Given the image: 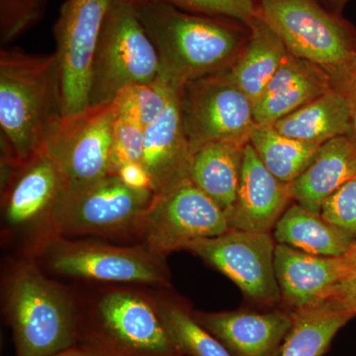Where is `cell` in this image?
Masks as SVG:
<instances>
[{"label": "cell", "mask_w": 356, "mask_h": 356, "mask_svg": "<svg viewBox=\"0 0 356 356\" xmlns=\"http://www.w3.org/2000/svg\"><path fill=\"white\" fill-rule=\"evenodd\" d=\"M65 117L62 70L56 53L0 51L1 154L21 161L41 153Z\"/></svg>", "instance_id": "cell-1"}, {"label": "cell", "mask_w": 356, "mask_h": 356, "mask_svg": "<svg viewBox=\"0 0 356 356\" xmlns=\"http://www.w3.org/2000/svg\"><path fill=\"white\" fill-rule=\"evenodd\" d=\"M135 8L158 54V79L170 88L180 89L225 72L242 51L245 40L235 20L186 13L158 2L137 3Z\"/></svg>", "instance_id": "cell-2"}, {"label": "cell", "mask_w": 356, "mask_h": 356, "mask_svg": "<svg viewBox=\"0 0 356 356\" xmlns=\"http://www.w3.org/2000/svg\"><path fill=\"white\" fill-rule=\"evenodd\" d=\"M6 314L16 356H53L76 346V307L34 264L18 266L7 281Z\"/></svg>", "instance_id": "cell-3"}, {"label": "cell", "mask_w": 356, "mask_h": 356, "mask_svg": "<svg viewBox=\"0 0 356 356\" xmlns=\"http://www.w3.org/2000/svg\"><path fill=\"white\" fill-rule=\"evenodd\" d=\"M76 344L97 356H184L156 304L125 290L103 295L92 317L79 320Z\"/></svg>", "instance_id": "cell-4"}, {"label": "cell", "mask_w": 356, "mask_h": 356, "mask_svg": "<svg viewBox=\"0 0 356 356\" xmlns=\"http://www.w3.org/2000/svg\"><path fill=\"white\" fill-rule=\"evenodd\" d=\"M158 54L131 0H114L93 55L89 106L110 104L122 89L156 81Z\"/></svg>", "instance_id": "cell-5"}, {"label": "cell", "mask_w": 356, "mask_h": 356, "mask_svg": "<svg viewBox=\"0 0 356 356\" xmlns=\"http://www.w3.org/2000/svg\"><path fill=\"white\" fill-rule=\"evenodd\" d=\"M257 14L295 57L336 74L356 58L355 39L346 22L318 0H257Z\"/></svg>", "instance_id": "cell-6"}, {"label": "cell", "mask_w": 356, "mask_h": 356, "mask_svg": "<svg viewBox=\"0 0 356 356\" xmlns=\"http://www.w3.org/2000/svg\"><path fill=\"white\" fill-rule=\"evenodd\" d=\"M156 193L137 191L116 175L77 188L65 187L50 222L58 236L118 235L137 231Z\"/></svg>", "instance_id": "cell-7"}, {"label": "cell", "mask_w": 356, "mask_h": 356, "mask_svg": "<svg viewBox=\"0 0 356 356\" xmlns=\"http://www.w3.org/2000/svg\"><path fill=\"white\" fill-rule=\"evenodd\" d=\"M224 211L191 180L156 194L137 233L143 245L159 259L201 238L229 231Z\"/></svg>", "instance_id": "cell-8"}, {"label": "cell", "mask_w": 356, "mask_h": 356, "mask_svg": "<svg viewBox=\"0 0 356 356\" xmlns=\"http://www.w3.org/2000/svg\"><path fill=\"white\" fill-rule=\"evenodd\" d=\"M192 152L213 142L248 144L255 127L254 105L224 72L184 84L178 90Z\"/></svg>", "instance_id": "cell-9"}, {"label": "cell", "mask_w": 356, "mask_h": 356, "mask_svg": "<svg viewBox=\"0 0 356 356\" xmlns=\"http://www.w3.org/2000/svg\"><path fill=\"white\" fill-rule=\"evenodd\" d=\"M46 259L55 273L107 282L168 285L163 259L144 247L125 248L105 243L65 240L56 236L47 243Z\"/></svg>", "instance_id": "cell-10"}, {"label": "cell", "mask_w": 356, "mask_h": 356, "mask_svg": "<svg viewBox=\"0 0 356 356\" xmlns=\"http://www.w3.org/2000/svg\"><path fill=\"white\" fill-rule=\"evenodd\" d=\"M115 120L110 103L88 106L60 122L44 151L57 163L67 188L86 186L111 175Z\"/></svg>", "instance_id": "cell-11"}, {"label": "cell", "mask_w": 356, "mask_h": 356, "mask_svg": "<svg viewBox=\"0 0 356 356\" xmlns=\"http://www.w3.org/2000/svg\"><path fill=\"white\" fill-rule=\"evenodd\" d=\"M114 0H65L54 25L62 70L65 116L89 106V79L96 44Z\"/></svg>", "instance_id": "cell-12"}, {"label": "cell", "mask_w": 356, "mask_h": 356, "mask_svg": "<svg viewBox=\"0 0 356 356\" xmlns=\"http://www.w3.org/2000/svg\"><path fill=\"white\" fill-rule=\"evenodd\" d=\"M275 247L269 233L229 229L194 241L185 250L221 271L250 299L273 305L281 300L274 270Z\"/></svg>", "instance_id": "cell-13"}, {"label": "cell", "mask_w": 356, "mask_h": 356, "mask_svg": "<svg viewBox=\"0 0 356 356\" xmlns=\"http://www.w3.org/2000/svg\"><path fill=\"white\" fill-rule=\"evenodd\" d=\"M65 187L64 175L44 151L21 163L1 158L2 207L8 226L50 221Z\"/></svg>", "instance_id": "cell-14"}, {"label": "cell", "mask_w": 356, "mask_h": 356, "mask_svg": "<svg viewBox=\"0 0 356 356\" xmlns=\"http://www.w3.org/2000/svg\"><path fill=\"white\" fill-rule=\"evenodd\" d=\"M290 199V184L274 177L248 143L236 200L225 212L229 229L270 233Z\"/></svg>", "instance_id": "cell-15"}, {"label": "cell", "mask_w": 356, "mask_h": 356, "mask_svg": "<svg viewBox=\"0 0 356 356\" xmlns=\"http://www.w3.org/2000/svg\"><path fill=\"white\" fill-rule=\"evenodd\" d=\"M178 90L173 92L163 114L145 129L142 165L156 194L191 180L193 152L185 133Z\"/></svg>", "instance_id": "cell-16"}, {"label": "cell", "mask_w": 356, "mask_h": 356, "mask_svg": "<svg viewBox=\"0 0 356 356\" xmlns=\"http://www.w3.org/2000/svg\"><path fill=\"white\" fill-rule=\"evenodd\" d=\"M193 314L234 356H280L293 323L291 313L278 310Z\"/></svg>", "instance_id": "cell-17"}, {"label": "cell", "mask_w": 356, "mask_h": 356, "mask_svg": "<svg viewBox=\"0 0 356 356\" xmlns=\"http://www.w3.org/2000/svg\"><path fill=\"white\" fill-rule=\"evenodd\" d=\"M274 270L281 299L293 311L322 301L350 273L341 257H318L282 243L275 247Z\"/></svg>", "instance_id": "cell-18"}, {"label": "cell", "mask_w": 356, "mask_h": 356, "mask_svg": "<svg viewBox=\"0 0 356 356\" xmlns=\"http://www.w3.org/2000/svg\"><path fill=\"white\" fill-rule=\"evenodd\" d=\"M332 88L318 65L288 54L284 63L254 105L257 125H273Z\"/></svg>", "instance_id": "cell-19"}, {"label": "cell", "mask_w": 356, "mask_h": 356, "mask_svg": "<svg viewBox=\"0 0 356 356\" xmlns=\"http://www.w3.org/2000/svg\"><path fill=\"white\" fill-rule=\"evenodd\" d=\"M356 177V144L348 136L327 140L297 179L290 184L291 198L298 205L320 214L325 199Z\"/></svg>", "instance_id": "cell-20"}, {"label": "cell", "mask_w": 356, "mask_h": 356, "mask_svg": "<svg viewBox=\"0 0 356 356\" xmlns=\"http://www.w3.org/2000/svg\"><path fill=\"white\" fill-rule=\"evenodd\" d=\"M248 27L250 36L243 51L224 72L254 103L280 69L289 51L259 14Z\"/></svg>", "instance_id": "cell-21"}, {"label": "cell", "mask_w": 356, "mask_h": 356, "mask_svg": "<svg viewBox=\"0 0 356 356\" xmlns=\"http://www.w3.org/2000/svg\"><path fill=\"white\" fill-rule=\"evenodd\" d=\"M245 145L226 140L209 143L192 156L191 181L224 212L236 200Z\"/></svg>", "instance_id": "cell-22"}, {"label": "cell", "mask_w": 356, "mask_h": 356, "mask_svg": "<svg viewBox=\"0 0 356 356\" xmlns=\"http://www.w3.org/2000/svg\"><path fill=\"white\" fill-rule=\"evenodd\" d=\"M273 126L292 139L322 146L327 140L350 135V105L346 96L332 86Z\"/></svg>", "instance_id": "cell-23"}, {"label": "cell", "mask_w": 356, "mask_h": 356, "mask_svg": "<svg viewBox=\"0 0 356 356\" xmlns=\"http://www.w3.org/2000/svg\"><path fill=\"white\" fill-rule=\"evenodd\" d=\"M274 240L318 257H339L348 252L355 240L318 213L295 204L283 213L273 231Z\"/></svg>", "instance_id": "cell-24"}, {"label": "cell", "mask_w": 356, "mask_h": 356, "mask_svg": "<svg viewBox=\"0 0 356 356\" xmlns=\"http://www.w3.org/2000/svg\"><path fill=\"white\" fill-rule=\"evenodd\" d=\"M292 327L280 356H323L332 339L355 315L327 302L291 312Z\"/></svg>", "instance_id": "cell-25"}, {"label": "cell", "mask_w": 356, "mask_h": 356, "mask_svg": "<svg viewBox=\"0 0 356 356\" xmlns=\"http://www.w3.org/2000/svg\"><path fill=\"white\" fill-rule=\"evenodd\" d=\"M248 143L267 170L289 184L305 172L321 147L282 135L273 125H255Z\"/></svg>", "instance_id": "cell-26"}, {"label": "cell", "mask_w": 356, "mask_h": 356, "mask_svg": "<svg viewBox=\"0 0 356 356\" xmlns=\"http://www.w3.org/2000/svg\"><path fill=\"white\" fill-rule=\"evenodd\" d=\"M175 348L184 356H234L194 317L177 303H156Z\"/></svg>", "instance_id": "cell-27"}, {"label": "cell", "mask_w": 356, "mask_h": 356, "mask_svg": "<svg viewBox=\"0 0 356 356\" xmlns=\"http://www.w3.org/2000/svg\"><path fill=\"white\" fill-rule=\"evenodd\" d=\"M175 90L177 89L159 79L129 86L119 91L111 102L115 117L135 122L147 129L165 111Z\"/></svg>", "instance_id": "cell-28"}, {"label": "cell", "mask_w": 356, "mask_h": 356, "mask_svg": "<svg viewBox=\"0 0 356 356\" xmlns=\"http://www.w3.org/2000/svg\"><path fill=\"white\" fill-rule=\"evenodd\" d=\"M49 0H0V42L13 43L43 19Z\"/></svg>", "instance_id": "cell-29"}, {"label": "cell", "mask_w": 356, "mask_h": 356, "mask_svg": "<svg viewBox=\"0 0 356 356\" xmlns=\"http://www.w3.org/2000/svg\"><path fill=\"white\" fill-rule=\"evenodd\" d=\"M133 3L170 4L186 13L228 18L250 25L257 16V0H131Z\"/></svg>", "instance_id": "cell-30"}, {"label": "cell", "mask_w": 356, "mask_h": 356, "mask_svg": "<svg viewBox=\"0 0 356 356\" xmlns=\"http://www.w3.org/2000/svg\"><path fill=\"white\" fill-rule=\"evenodd\" d=\"M145 129L127 119L116 118L111 152V175L128 163H142Z\"/></svg>", "instance_id": "cell-31"}, {"label": "cell", "mask_w": 356, "mask_h": 356, "mask_svg": "<svg viewBox=\"0 0 356 356\" xmlns=\"http://www.w3.org/2000/svg\"><path fill=\"white\" fill-rule=\"evenodd\" d=\"M320 214L325 221L343 229L356 241V177L325 199Z\"/></svg>", "instance_id": "cell-32"}, {"label": "cell", "mask_w": 356, "mask_h": 356, "mask_svg": "<svg viewBox=\"0 0 356 356\" xmlns=\"http://www.w3.org/2000/svg\"><path fill=\"white\" fill-rule=\"evenodd\" d=\"M332 86L341 91L350 105L351 130L348 137L356 144V58L331 76Z\"/></svg>", "instance_id": "cell-33"}, {"label": "cell", "mask_w": 356, "mask_h": 356, "mask_svg": "<svg viewBox=\"0 0 356 356\" xmlns=\"http://www.w3.org/2000/svg\"><path fill=\"white\" fill-rule=\"evenodd\" d=\"M323 301L356 316V273H348L339 281L321 302Z\"/></svg>", "instance_id": "cell-34"}, {"label": "cell", "mask_w": 356, "mask_h": 356, "mask_svg": "<svg viewBox=\"0 0 356 356\" xmlns=\"http://www.w3.org/2000/svg\"><path fill=\"white\" fill-rule=\"evenodd\" d=\"M116 177L120 178L121 181L131 188L154 191L151 177L142 163H125L117 170Z\"/></svg>", "instance_id": "cell-35"}, {"label": "cell", "mask_w": 356, "mask_h": 356, "mask_svg": "<svg viewBox=\"0 0 356 356\" xmlns=\"http://www.w3.org/2000/svg\"><path fill=\"white\" fill-rule=\"evenodd\" d=\"M341 259L348 273H356V241L350 250L341 255Z\"/></svg>", "instance_id": "cell-36"}, {"label": "cell", "mask_w": 356, "mask_h": 356, "mask_svg": "<svg viewBox=\"0 0 356 356\" xmlns=\"http://www.w3.org/2000/svg\"><path fill=\"white\" fill-rule=\"evenodd\" d=\"M53 356H97L95 353H91L86 348H81L79 346H74L72 348H67L64 351L57 353V355Z\"/></svg>", "instance_id": "cell-37"}, {"label": "cell", "mask_w": 356, "mask_h": 356, "mask_svg": "<svg viewBox=\"0 0 356 356\" xmlns=\"http://www.w3.org/2000/svg\"><path fill=\"white\" fill-rule=\"evenodd\" d=\"M324 1L334 7V8L339 9L343 7L348 0H324Z\"/></svg>", "instance_id": "cell-38"}]
</instances>
